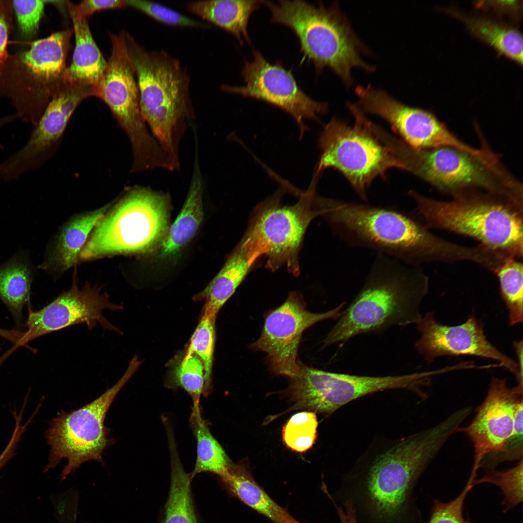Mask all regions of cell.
<instances>
[{"label":"cell","mask_w":523,"mask_h":523,"mask_svg":"<svg viewBox=\"0 0 523 523\" xmlns=\"http://www.w3.org/2000/svg\"><path fill=\"white\" fill-rule=\"evenodd\" d=\"M356 106L363 113L376 115L386 121L409 146L415 149L459 148V138L434 114L409 107L385 91L370 85L358 86Z\"/></svg>","instance_id":"18"},{"label":"cell","mask_w":523,"mask_h":523,"mask_svg":"<svg viewBox=\"0 0 523 523\" xmlns=\"http://www.w3.org/2000/svg\"><path fill=\"white\" fill-rule=\"evenodd\" d=\"M135 73L141 114L174 168L180 167L179 144L195 117L190 77L179 61L164 50L149 51L125 34Z\"/></svg>","instance_id":"4"},{"label":"cell","mask_w":523,"mask_h":523,"mask_svg":"<svg viewBox=\"0 0 523 523\" xmlns=\"http://www.w3.org/2000/svg\"><path fill=\"white\" fill-rule=\"evenodd\" d=\"M318 422L315 412L303 411L292 415L282 429V439L292 450L303 452L310 448L317 436Z\"/></svg>","instance_id":"35"},{"label":"cell","mask_w":523,"mask_h":523,"mask_svg":"<svg viewBox=\"0 0 523 523\" xmlns=\"http://www.w3.org/2000/svg\"><path fill=\"white\" fill-rule=\"evenodd\" d=\"M287 523H301L295 519H294L292 516H291L287 520Z\"/></svg>","instance_id":"46"},{"label":"cell","mask_w":523,"mask_h":523,"mask_svg":"<svg viewBox=\"0 0 523 523\" xmlns=\"http://www.w3.org/2000/svg\"><path fill=\"white\" fill-rule=\"evenodd\" d=\"M0 1V67L8 58L7 45L10 29L9 4Z\"/></svg>","instance_id":"42"},{"label":"cell","mask_w":523,"mask_h":523,"mask_svg":"<svg viewBox=\"0 0 523 523\" xmlns=\"http://www.w3.org/2000/svg\"><path fill=\"white\" fill-rule=\"evenodd\" d=\"M344 304L326 312L313 313L307 309L302 295L292 292L281 305L267 313L261 335L250 347L266 354L273 373L291 378L299 368L298 350L304 331L322 321L338 318Z\"/></svg>","instance_id":"15"},{"label":"cell","mask_w":523,"mask_h":523,"mask_svg":"<svg viewBox=\"0 0 523 523\" xmlns=\"http://www.w3.org/2000/svg\"><path fill=\"white\" fill-rule=\"evenodd\" d=\"M168 200L146 187L129 190L97 224L79 256L87 260L115 253L144 252L162 238L168 226Z\"/></svg>","instance_id":"9"},{"label":"cell","mask_w":523,"mask_h":523,"mask_svg":"<svg viewBox=\"0 0 523 523\" xmlns=\"http://www.w3.org/2000/svg\"><path fill=\"white\" fill-rule=\"evenodd\" d=\"M71 19L75 47L71 65L66 70L65 80L93 89L101 79L107 62L92 37L88 18Z\"/></svg>","instance_id":"24"},{"label":"cell","mask_w":523,"mask_h":523,"mask_svg":"<svg viewBox=\"0 0 523 523\" xmlns=\"http://www.w3.org/2000/svg\"><path fill=\"white\" fill-rule=\"evenodd\" d=\"M328 493H329V492H328ZM329 495H330V494H329ZM331 498H332V497H331ZM332 499H333V498H332ZM333 500H334V499H333ZM334 501H335V500H334ZM335 502H336V501H335Z\"/></svg>","instance_id":"48"},{"label":"cell","mask_w":523,"mask_h":523,"mask_svg":"<svg viewBox=\"0 0 523 523\" xmlns=\"http://www.w3.org/2000/svg\"><path fill=\"white\" fill-rule=\"evenodd\" d=\"M84 523H88V522H84Z\"/></svg>","instance_id":"47"},{"label":"cell","mask_w":523,"mask_h":523,"mask_svg":"<svg viewBox=\"0 0 523 523\" xmlns=\"http://www.w3.org/2000/svg\"><path fill=\"white\" fill-rule=\"evenodd\" d=\"M110 206L109 204L68 222L60 233L51 260L63 270L73 266L89 234L104 217Z\"/></svg>","instance_id":"29"},{"label":"cell","mask_w":523,"mask_h":523,"mask_svg":"<svg viewBox=\"0 0 523 523\" xmlns=\"http://www.w3.org/2000/svg\"><path fill=\"white\" fill-rule=\"evenodd\" d=\"M31 280V268L23 260L15 259L0 268V299L18 324L24 306L30 302Z\"/></svg>","instance_id":"30"},{"label":"cell","mask_w":523,"mask_h":523,"mask_svg":"<svg viewBox=\"0 0 523 523\" xmlns=\"http://www.w3.org/2000/svg\"><path fill=\"white\" fill-rule=\"evenodd\" d=\"M473 488L468 480L462 491L453 500L447 503L434 500L428 523H471L464 518L463 509L466 495Z\"/></svg>","instance_id":"39"},{"label":"cell","mask_w":523,"mask_h":523,"mask_svg":"<svg viewBox=\"0 0 523 523\" xmlns=\"http://www.w3.org/2000/svg\"><path fill=\"white\" fill-rule=\"evenodd\" d=\"M427 229L448 231L472 237L505 258H522L523 202L477 191L437 200L411 190Z\"/></svg>","instance_id":"5"},{"label":"cell","mask_w":523,"mask_h":523,"mask_svg":"<svg viewBox=\"0 0 523 523\" xmlns=\"http://www.w3.org/2000/svg\"><path fill=\"white\" fill-rule=\"evenodd\" d=\"M287 389L293 409L329 415L360 397L388 389H402L422 397L429 385L428 371L386 376H358L320 370L300 362Z\"/></svg>","instance_id":"11"},{"label":"cell","mask_w":523,"mask_h":523,"mask_svg":"<svg viewBox=\"0 0 523 523\" xmlns=\"http://www.w3.org/2000/svg\"><path fill=\"white\" fill-rule=\"evenodd\" d=\"M448 12L461 19L474 35L504 55L522 63L523 37L519 31L484 18L467 16L453 10Z\"/></svg>","instance_id":"31"},{"label":"cell","mask_w":523,"mask_h":523,"mask_svg":"<svg viewBox=\"0 0 523 523\" xmlns=\"http://www.w3.org/2000/svg\"><path fill=\"white\" fill-rule=\"evenodd\" d=\"M27 427L19 421L15 423L14 432L8 444L0 455V471L15 454L17 445Z\"/></svg>","instance_id":"43"},{"label":"cell","mask_w":523,"mask_h":523,"mask_svg":"<svg viewBox=\"0 0 523 523\" xmlns=\"http://www.w3.org/2000/svg\"><path fill=\"white\" fill-rule=\"evenodd\" d=\"M355 123L351 126L333 117L324 126L318 144L322 154L316 173L332 168L348 180L360 198L377 177L391 168L404 170L389 142L388 133L369 121L355 104L348 103Z\"/></svg>","instance_id":"8"},{"label":"cell","mask_w":523,"mask_h":523,"mask_svg":"<svg viewBox=\"0 0 523 523\" xmlns=\"http://www.w3.org/2000/svg\"><path fill=\"white\" fill-rule=\"evenodd\" d=\"M126 6L138 9L155 19L169 25L206 28L209 25L189 18L167 6L144 0H125Z\"/></svg>","instance_id":"38"},{"label":"cell","mask_w":523,"mask_h":523,"mask_svg":"<svg viewBox=\"0 0 523 523\" xmlns=\"http://www.w3.org/2000/svg\"><path fill=\"white\" fill-rule=\"evenodd\" d=\"M123 306L111 303L108 295L100 289L90 285L79 289L76 283L68 291L60 294L39 310L29 308L26 323L27 330L13 346L0 357V365L15 350L30 341L48 333L72 325L85 324L89 330L97 324L104 329L122 332L103 315L104 310H123Z\"/></svg>","instance_id":"16"},{"label":"cell","mask_w":523,"mask_h":523,"mask_svg":"<svg viewBox=\"0 0 523 523\" xmlns=\"http://www.w3.org/2000/svg\"><path fill=\"white\" fill-rule=\"evenodd\" d=\"M44 0H14L12 5L15 11L20 31L24 36L31 37L37 32L42 16Z\"/></svg>","instance_id":"40"},{"label":"cell","mask_w":523,"mask_h":523,"mask_svg":"<svg viewBox=\"0 0 523 523\" xmlns=\"http://www.w3.org/2000/svg\"><path fill=\"white\" fill-rule=\"evenodd\" d=\"M449 438L437 424L395 442L344 478L338 500L352 504L357 523H419L414 489Z\"/></svg>","instance_id":"1"},{"label":"cell","mask_w":523,"mask_h":523,"mask_svg":"<svg viewBox=\"0 0 523 523\" xmlns=\"http://www.w3.org/2000/svg\"><path fill=\"white\" fill-rule=\"evenodd\" d=\"M428 279L419 266L377 253L364 283L323 340L324 347L392 326L416 324Z\"/></svg>","instance_id":"3"},{"label":"cell","mask_w":523,"mask_h":523,"mask_svg":"<svg viewBox=\"0 0 523 523\" xmlns=\"http://www.w3.org/2000/svg\"><path fill=\"white\" fill-rule=\"evenodd\" d=\"M72 31H57L34 41L20 55L21 63L38 85L40 98L44 102L49 101L66 83L65 61Z\"/></svg>","instance_id":"21"},{"label":"cell","mask_w":523,"mask_h":523,"mask_svg":"<svg viewBox=\"0 0 523 523\" xmlns=\"http://www.w3.org/2000/svg\"><path fill=\"white\" fill-rule=\"evenodd\" d=\"M317 208L348 246L372 250L407 264L467 261L468 247L443 239L398 210L318 197Z\"/></svg>","instance_id":"2"},{"label":"cell","mask_w":523,"mask_h":523,"mask_svg":"<svg viewBox=\"0 0 523 523\" xmlns=\"http://www.w3.org/2000/svg\"><path fill=\"white\" fill-rule=\"evenodd\" d=\"M396 153L404 170L452 197L482 191L508 198L522 194V184L491 149L483 155L451 147L418 149L402 140Z\"/></svg>","instance_id":"7"},{"label":"cell","mask_w":523,"mask_h":523,"mask_svg":"<svg viewBox=\"0 0 523 523\" xmlns=\"http://www.w3.org/2000/svg\"><path fill=\"white\" fill-rule=\"evenodd\" d=\"M215 316L203 314L192 334L186 355L195 354L202 361L204 369L207 395L212 390V373L215 338Z\"/></svg>","instance_id":"34"},{"label":"cell","mask_w":523,"mask_h":523,"mask_svg":"<svg viewBox=\"0 0 523 523\" xmlns=\"http://www.w3.org/2000/svg\"><path fill=\"white\" fill-rule=\"evenodd\" d=\"M219 478L230 494L274 523H286L292 516L255 481L246 461L233 464Z\"/></svg>","instance_id":"23"},{"label":"cell","mask_w":523,"mask_h":523,"mask_svg":"<svg viewBox=\"0 0 523 523\" xmlns=\"http://www.w3.org/2000/svg\"><path fill=\"white\" fill-rule=\"evenodd\" d=\"M196 152L193 174L182 209L162 243L161 255L175 254L185 246L196 233L203 218V179Z\"/></svg>","instance_id":"25"},{"label":"cell","mask_w":523,"mask_h":523,"mask_svg":"<svg viewBox=\"0 0 523 523\" xmlns=\"http://www.w3.org/2000/svg\"><path fill=\"white\" fill-rule=\"evenodd\" d=\"M263 0H211L190 1L191 12L232 34L241 44L250 43L247 26L252 13Z\"/></svg>","instance_id":"26"},{"label":"cell","mask_w":523,"mask_h":523,"mask_svg":"<svg viewBox=\"0 0 523 523\" xmlns=\"http://www.w3.org/2000/svg\"><path fill=\"white\" fill-rule=\"evenodd\" d=\"M332 501L337 509L340 523H357L354 508L350 502H344L341 504L342 507H340L334 500Z\"/></svg>","instance_id":"44"},{"label":"cell","mask_w":523,"mask_h":523,"mask_svg":"<svg viewBox=\"0 0 523 523\" xmlns=\"http://www.w3.org/2000/svg\"><path fill=\"white\" fill-rule=\"evenodd\" d=\"M522 401V384L509 388L505 378H492L487 396L474 419L457 431L465 433L473 444L474 461L470 476L476 477L485 456L504 449L513 432L515 411Z\"/></svg>","instance_id":"20"},{"label":"cell","mask_w":523,"mask_h":523,"mask_svg":"<svg viewBox=\"0 0 523 523\" xmlns=\"http://www.w3.org/2000/svg\"><path fill=\"white\" fill-rule=\"evenodd\" d=\"M91 96L92 88L65 83L51 98L25 144L0 163V180H18L49 160L74 111Z\"/></svg>","instance_id":"14"},{"label":"cell","mask_w":523,"mask_h":523,"mask_svg":"<svg viewBox=\"0 0 523 523\" xmlns=\"http://www.w3.org/2000/svg\"><path fill=\"white\" fill-rule=\"evenodd\" d=\"M253 52V60L245 62L241 72L245 85H223L221 90L265 101L281 108L295 119L302 135L307 128L304 121L317 119L319 115L325 113L327 104L308 96L299 87L291 71L278 62L270 63L258 51Z\"/></svg>","instance_id":"17"},{"label":"cell","mask_w":523,"mask_h":523,"mask_svg":"<svg viewBox=\"0 0 523 523\" xmlns=\"http://www.w3.org/2000/svg\"><path fill=\"white\" fill-rule=\"evenodd\" d=\"M15 333L13 330H7L0 328V336L8 341H11L14 338Z\"/></svg>","instance_id":"45"},{"label":"cell","mask_w":523,"mask_h":523,"mask_svg":"<svg viewBox=\"0 0 523 523\" xmlns=\"http://www.w3.org/2000/svg\"><path fill=\"white\" fill-rule=\"evenodd\" d=\"M67 5L71 17L81 19L88 18L100 10L122 8L126 4L123 0H85L76 5L68 2Z\"/></svg>","instance_id":"41"},{"label":"cell","mask_w":523,"mask_h":523,"mask_svg":"<svg viewBox=\"0 0 523 523\" xmlns=\"http://www.w3.org/2000/svg\"><path fill=\"white\" fill-rule=\"evenodd\" d=\"M263 4L271 12L272 23L285 25L294 32L301 52L313 63L317 73L328 67L349 87L353 82V68L374 70L363 59L368 50L337 4L315 5L300 0H264Z\"/></svg>","instance_id":"6"},{"label":"cell","mask_w":523,"mask_h":523,"mask_svg":"<svg viewBox=\"0 0 523 523\" xmlns=\"http://www.w3.org/2000/svg\"><path fill=\"white\" fill-rule=\"evenodd\" d=\"M167 384L171 388H183L193 404H200L201 397L207 395L204 366L200 358L195 354L185 355L171 371Z\"/></svg>","instance_id":"33"},{"label":"cell","mask_w":523,"mask_h":523,"mask_svg":"<svg viewBox=\"0 0 523 523\" xmlns=\"http://www.w3.org/2000/svg\"><path fill=\"white\" fill-rule=\"evenodd\" d=\"M190 423L197 442V457L192 479L201 473H211L221 477L233 465L225 450L211 433L203 417L200 404H193Z\"/></svg>","instance_id":"28"},{"label":"cell","mask_w":523,"mask_h":523,"mask_svg":"<svg viewBox=\"0 0 523 523\" xmlns=\"http://www.w3.org/2000/svg\"><path fill=\"white\" fill-rule=\"evenodd\" d=\"M499 282L500 292L508 313L510 325L523 318V266L514 257L506 258L494 270Z\"/></svg>","instance_id":"32"},{"label":"cell","mask_w":523,"mask_h":523,"mask_svg":"<svg viewBox=\"0 0 523 523\" xmlns=\"http://www.w3.org/2000/svg\"><path fill=\"white\" fill-rule=\"evenodd\" d=\"M314 182L293 205H282L279 191L255 210L245 235L266 256V266L273 271L286 266L294 275L299 273L298 255L305 233L319 216Z\"/></svg>","instance_id":"12"},{"label":"cell","mask_w":523,"mask_h":523,"mask_svg":"<svg viewBox=\"0 0 523 523\" xmlns=\"http://www.w3.org/2000/svg\"><path fill=\"white\" fill-rule=\"evenodd\" d=\"M523 401L516 408L514 418V431L500 452L489 454L480 462L479 468L494 469L499 464L507 461L523 459Z\"/></svg>","instance_id":"37"},{"label":"cell","mask_w":523,"mask_h":523,"mask_svg":"<svg viewBox=\"0 0 523 523\" xmlns=\"http://www.w3.org/2000/svg\"><path fill=\"white\" fill-rule=\"evenodd\" d=\"M170 480L169 494L158 523H200L192 496L190 474L180 461L175 445L169 446Z\"/></svg>","instance_id":"27"},{"label":"cell","mask_w":523,"mask_h":523,"mask_svg":"<svg viewBox=\"0 0 523 523\" xmlns=\"http://www.w3.org/2000/svg\"><path fill=\"white\" fill-rule=\"evenodd\" d=\"M111 54L101 79L93 88V96L107 105L126 133L133 156L144 158L155 151L157 142L140 111L138 84L127 52L125 33L111 35Z\"/></svg>","instance_id":"13"},{"label":"cell","mask_w":523,"mask_h":523,"mask_svg":"<svg viewBox=\"0 0 523 523\" xmlns=\"http://www.w3.org/2000/svg\"><path fill=\"white\" fill-rule=\"evenodd\" d=\"M420 337L415 347L428 364L444 356L472 355L497 361L523 382V369L514 360L502 353L486 338L483 323L472 314L464 323L450 326L438 322L428 312L417 322Z\"/></svg>","instance_id":"19"},{"label":"cell","mask_w":523,"mask_h":523,"mask_svg":"<svg viewBox=\"0 0 523 523\" xmlns=\"http://www.w3.org/2000/svg\"><path fill=\"white\" fill-rule=\"evenodd\" d=\"M262 256L259 249L243 237L220 271L196 297L205 301L203 314L216 317Z\"/></svg>","instance_id":"22"},{"label":"cell","mask_w":523,"mask_h":523,"mask_svg":"<svg viewBox=\"0 0 523 523\" xmlns=\"http://www.w3.org/2000/svg\"><path fill=\"white\" fill-rule=\"evenodd\" d=\"M141 362L134 356L121 378L98 398L77 410L62 411L51 420L45 434L50 449L45 472L55 468L61 460L66 458L68 463L60 476L61 480H64L84 462L95 460L104 464L102 454L108 446L115 442L108 438L110 430L104 424L107 413Z\"/></svg>","instance_id":"10"},{"label":"cell","mask_w":523,"mask_h":523,"mask_svg":"<svg viewBox=\"0 0 523 523\" xmlns=\"http://www.w3.org/2000/svg\"><path fill=\"white\" fill-rule=\"evenodd\" d=\"M523 459L515 466L503 471L487 470L484 475L475 479L471 483L473 487L482 483H489L498 487L503 495L502 504L504 511L515 507L523 501Z\"/></svg>","instance_id":"36"}]
</instances>
